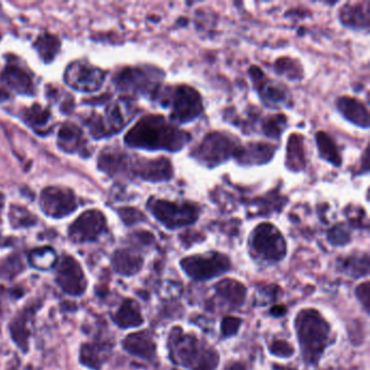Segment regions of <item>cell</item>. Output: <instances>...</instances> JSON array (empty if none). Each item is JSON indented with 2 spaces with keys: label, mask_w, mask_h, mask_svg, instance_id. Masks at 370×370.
Segmentation results:
<instances>
[{
  "label": "cell",
  "mask_w": 370,
  "mask_h": 370,
  "mask_svg": "<svg viewBox=\"0 0 370 370\" xmlns=\"http://www.w3.org/2000/svg\"><path fill=\"white\" fill-rule=\"evenodd\" d=\"M42 308V303H33L24 306L20 312L9 323L10 338L16 347L23 353L28 354L30 352V337H32V326L36 313Z\"/></svg>",
  "instance_id": "obj_14"
},
{
  "label": "cell",
  "mask_w": 370,
  "mask_h": 370,
  "mask_svg": "<svg viewBox=\"0 0 370 370\" xmlns=\"http://www.w3.org/2000/svg\"><path fill=\"white\" fill-rule=\"evenodd\" d=\"M276 148L265 142H251L245 147H239L234 157L239 164L259 165L269 163L273 159Z\"/></svg>",
  "instance_id": "obj_21"
},
{
  "label": "cell",
  "mask_w": 370,
  "mask_h": 370,
  "mask_svg": "<svg viewBox=\"0 0 370 370\" xmlns=\"http://www.w3.org/2000/svg\"><path fill=\"white\" fill-rule=\"evenodd\" d=\"M55 283L67 296H84L87 291L88 279L81 263L72 255H63L57 263Z\"/></svg>",
  "instance_id": "obj_10"
},
{
  "label": "cell",
  "mask_w": 370,
  "mask_h": 370,
  "mask_svg": "<svg viewBox=\"0 0 370 370\" xmlns=\"http://www.w3.org/2000/svg\"><path fill=\"white\" fill-rule=\"evenodd\" d=\"M179 267L190 279L206 283L230 271L232 262L228 255L218 251L188 255L179 261Z\"/></svg>",
  "instance_id": "obj_6"
},
{
  "label": "cell",
  "mask_w": 370,
  "mask_h": 370,
  "mask_svg": "<svg viewBox=\"0 0 370 370\" xmlns=\"http://www.w3.org/2000/svg\"><path fill=\"white\" fill-rule=\"evenodd\" d=\"M8 94L6 93L3 89H0V101H4V100L7 99Z\"/></svg>",
  "instance_id": "obj_48"
},
{
  "label": "cell",
  "mask_w": 370,
  "mask_h": 370,
  "mask_svg": "<svg viewBox=\"0 0 370 370\" xmlns=\"http://www.w3.org/2000/svg\"><path fill=\"white\" fill-rule=\"evenodd\" d=\"M287 312V306L284 305V304H275V305L271 306L269 314L275 318H280V317L285 316Z\"/></svg>",
  "instance_id": "obj_46"
},
{
  "label": "cell",
  "mask_w": 370,
  "mask_h": 370,
  "mask_svg": "<svg viewBox=\"0 0 370 370\" xmlns=\"http://www.w3.org/2000/svg\"><path fill=\"white\" fill-rule=\"evenodd\" d=\"M106 79V73L99 67L83 61H75L65 69V81L73 89L82 93L99 91Z\"/></svg>",
  "instance_id": "obj_12"
},
{
  "label": "cell",
  "mask_w": 370,
  "mask_h": 370,
  "mask_svg": "<svg viewBox=\"0 0 370 370\" xmlns=\"http://www.w3.org/2000/svg\"><path fill=\"white\" fill-rule=\"evenodd\" d=\"M242 320L236 316H226L223 318L220 322V339L227 340V339L234 338L238 335L240 330Z\"/></svg>",
  "instance_id": "obj_40"
},
{
  "label": "cell",
  "mask_w": 370,
  "mask_h": 370,
  "mask_svg": "<svg viewBox=\"0 0 370 370\" xmlns=\"http://www.w3.org/2000/svg\"><path fill=\"white\" fill-rule=\"evenodd\" d=\"M40 208L51 218H63L77 208L72 190L61 187H47L40 194Z\"/></svg>",
  "instance_id": "obj_13"
},
{
  "label": "cell",
  "mask_w": 370,
  "mask_h": 370,
  "mask_svg": "<svg viewBox=\"0 0 370 370\" xmlns=\"http://www.w3.org/2000/svg\"><path fill=\"white\" fill-rule=\"evenodd\" d=\"M286 165L293 172H298L305 167V155H304L303 142L301 137L292 135L288 142L287 160Z\"/></svg>",
  "instance_id": "obj_31"
},
{
  "label": "cell",
  "mask_w": 370,
  "mask_h": 370,
  "mask_svg": "<svg viewBox=\"0 0 370 370\" xmlns=\"http://www.w3.org/2000/svg\"><path fill=\"white\" fill-rule=\"evenodd\" d=\"M337 108L344 116L345 120L365 130L369 128L368 110L357 98L347 97V96L340 97L337 100Z\"/></svg>",
  "instance_id": "obj_24"
},
{
  "label": "cell",
  "mask_w": 370,
  "mask_h": 370,
  "mask_svg": "<svg viewBox=\"0 0 370 370\" xmlns=\"http://www.w3.org/2000/svg\"><path fill=\"white\" fill-rule=\"evenodd\" d=\"M161 106L171 110L172 122L186 124L199 118L203 112V101L199 91L191 86L179 85L165 88L157 93Z\"/></svg>",
  "instance_id": "obj_4"
},
{
  "label": "cell",
  "mask_w": 370,
  "mask_h": 370,
  "mask_svg": "<svg viewBox=\"0 0 370 370\" xmlns=\"http://www.w3.org/2000/svg\"><path fill=\"white\" fill-rule=\"evenodd\" d=\"M113 271L123 277H133L144 269L145 259L135 249H118L111 257Z\"/></svg>",
  "instance_id": "obj_20"
},
{
  "label": "cell",
  "mask_w": 370,
  "mask_h": 370,
  "mask_svg": "<svg viewBox=\"0 0 370 370\" xmlns=\"http://www.w3.org/2000/svg\"><path fill=\"white\" fill-rule=\"evenodd\" d=\"M224 370H245V367L242 364L234 361V363H229L228 365L225 366Z\"/></svg>",
  "instance_id": "obj_47"
},
{
  "label": "cell",
  "mask_w": 370,
  "mask_h": 370,
  "mask_svg": "<svg viewBox=\"0 0 370 370\" xmlns=\"http://www.w3.org/2000/svg\"><path fill=\"white\" fill-rule=\"evenodd\" d=\"M87 125L88 128H89V130H91V134L93 135L96 139H101L103 138V137L110 136L103 118L98 116V114H94V116L89 118Z\"/></svg>",
  "instance_id": "obj_43"
},
{
  "label": "cell",
  "mask_w": 370,
  "mask_h": 370,
  "mask_svg": "<svg viewBox=\"0 0 370 370\" xmlns=\"http://www.w3.org/2000/svg\"><path fill=\"white\" fill-rule=\"evenodd\" d=\"M128 165V155L120 152H103L100 155L98 167L109 175L122 173Z\"/></svg>",
  "instance_id": "obj_34"
},
{
  "label": "cell",
  "mask_w": 370,
  "mask_h": 370,
  "mask_svg": "<svg viewBox=\"0 0 370 370\" xmlns=\"http://www.w3.org/2000/svg\"><path fill=\"white\" fill-rule=\"evenodd\" d=\"M130 107V103L128 101L124 103L122 101L114 102L108 106L106 110V120H103L110 135L116 134L125 128L128 120L133 116Z\"/></svg>",
  "instance_id": "obj_26"
},
{
  "label": "cell",
  "mask_w": 370,
  "mask_h": 370,
  "mask_svg": "<svg viewBox=\"0 0 370 370\" xmlns=\"http://www.w3.org/2000/svg\"><path fill=\"white\" fill-rule=\"evenodd\" d=\"M249 251L251 257L259 263L274 265L287 257V241L275 225L262 223L251 232Z\"/></svg>",
  "instance_id": "obj_5"
},
{
  "label": "cell",
  "mask_w": 370,
  "mask_h": 370,
  "mask_svg": "<svg viewBox=\"0 0 370 370\" xmlns=\"http://www.w3.org/2000/svg\"><path fill=\"white\" fill-rule=\"evenodd\" d=\"M316 144L317 147H318L320 157H322L324 160L331 163L333 167H341V164H342V157H341L336 142H335V140H333L328 134L322 132V130L317 133Z\"/></svg>",
  "instance_id": "obj_29"
},
{
  "label": "cell",
  "mask_w": 370,
  "mask_h": 370,
  "mask_svg": "<svg viewBox=\"0 0 370 370\" xmlns=\"http://www.w3.org/2000/svg\"><path fill=\"white\" fill-rule=\"evenodd\" d=\"M269 351L278 359H290L294 355L293 345L290 344L288 341L279 339H276L269 345Z\"/></svg>",
  "instance_id": "obj_42"
},
{
  "label": "cell",
  "mask_w": 370,
  "mask_h": 370,
  "mask_svg": "<svg viewBox=\"0 0 370 370\" xmlns=\"http://www.w3.org/2000/svg\"><path fill=\"white\" fill-rule=\"evenodd\" d=\"M340 21L343 26L353 28H368L369 26V9L364 8L363 4H349L341 8Z\"/></svg>",
  "instance_id": "obj_27"
},
{
  "label": "cell",
  "mask_w": 370,
  "mask_h": 370,
  "mask_svg": "<svg viewBox=\"0 0 370 370\" xmlns=\"http://www.w3.org/2000/svg\"><path fill=\"white\" fill-rule=\"evenodd\" d=\"M239 142L234 136L225 133H210L204 137L199 146L192 150L191 155L200 164L215 167L234 157Z\"/></svg>",
  "instance_id": "obj_8"
},
{
  "label": "cell",
  "mask_w": 370,
  "mask_h": 370,
  "mask_svg": "<svg viewBox=\"0 0 370 370\" xmlns=\"http://www.w3.org/2000/svg\"><path fill=\"white\" fill-rule=\"evenodd\" d=\"M113 347V341L108 339L83 343L79 347V363L89 370H101L111 357Z\"/></svg>",
  "instance_id": "obj_16"
},
{
  "label": "cell",
  "mask_w": 370,
  "mask_h": 370,
  "mask_svg": "<svg viewBox=\"0 0 370 370\" xmlns=\"http://www.w3.org/2000/svg\"><path fill=\"white\" fill-rule=\"evenodd\" d=\"M327 240L335 247H343V245H349L352 241L351 230L343 223L335 225L332 228L329 229L328 234H327Z\"/></svg>",
  "instance_id": "obj_37"
},
{
  "label": "cell",
  "mask_w": 370,
  "mask_h": 370,
  "mask_svg": "<svg viewBox=\"0 0 370 370\" xmlns=\"http://www.w3.org/2000/svg\"><path fill=\"white\" fill-rule=\"evenodd\" d=\"M114 324L123 330L138 328L145 324L144 315L138 302L133 298L123 300L118 310L112 314Z\"/></svg>",
  "instance_id": "obj_22"
},
{
  "label": "cell",
  "mask_w": 370,
  "mask_h": 370,
  "mask_svg": "<svg viewBox=\"0 0 370 370\" xmlns=\"http://www.w3.org/2000/svg\"><path fill=\"white\" fill-rule=\"evenodd\" d=\"M0 83L21 95H34V84L30 75L16 65H9L0 74Z\"/></svg>",
  "instance_id": "obj_23"
},
{
  "label": "cell",
  "mask_w": 370,
  "mask_h": 370,
  "mask_svg": "<svg viewBox=\"0 0 370 370\" xmlns=\"http://www.w3.org/2000/svg\"><path fill=\"white\" fill-rule=\"evenodd\" d=\"M148 210L165 228L176 230L191 226L199 220L200 208L196 204L177 203L163 199H151Z\"/></svg>",
  "instance_id": "obj_9"
},
{
  "label": "cell",
  "mask_w": 370,
  "mask_h": 370,
  "mask_svg": "<svg viewBox=\"0 0 370 370\" xmlns=\"http://www.w3.org/2000/svg\"><path fill=\"white\" fill-rule=\"evenodd\" d=\"M59 146L67 152H75L81 148L82 130L73 123L63 124L58 134Z\"/></svg>",
  "instance_id": "obj_30"
},
{
  "label": "cell",
  "mask_w": 370,
  "mask_h": 370,
  "mask_svg": "<svg viewBox=\"0 0 370 370\" xmlns=\"http://www.w3.org/2000/svg\"><path fill=\"white\" fill-rule=\"evenodd\" d=\"M164 73L149 65L125 67L116 74L114 84L118 91L134 95L157 97L160 91Z\"/></svg>",
  "instance_id": "obj_7"
},
{
  "label": "cell",
  "mask_w": 370,
  "mask_h": 370,
  "mask_svg": "<svg viewBox=\"0 0 370 370\" xmlns=\"http://www.w3.org/2000/svg\"><path fill=\"white\" fill-rule=\"evenodd\" d=\"M107 232L106 216L98 210L82 213L69 228V239L73 243H91L99 240Z\"/></svg>",
  "instance_id": "obj_11"
},
{
  "label": "cell",
  "mask_w": 370,
  "mask_h": 370,
  "mask_svg": "<svg viewBox=\"0 0 370 370\" xmlns=\"http://www.w3.org/2000/svg\"><path fill=\"white\" fill-rule=\"evenodd\" d=\"M191 140V135L179 130L159 114L142 116L126 133L124 142L130 148L177 152Z\"/></svg>",
  "instance_id": "obj_1"
},
{
  "label": "cell",
  "mask_w": 370,
  "mask_h": 370,
  "mask_svg": "<svg viewBox=\"0 0 370 370\" xmlns=\"http://www.w3.org/2000/svg\"><path fill=\"white\" fill-rule=\"evenodd\" d=\"M216 298L230 310H238L245 305L248 296V289L239 280L224 278L214 285Z\"/></svg>",
  "instance_id": "obj_18"
},
{
  "label": "cell",
  "mask_w": 370,
  "mask_h": 370,
  "mask_svg": "<svg viewBox=\"0 0 370 370\" xmlns=\"http://www.w3.org/2000/svg\"><path fill=\"white\" fill-rule=\"evenodd\" d=\"M35 49L44 62L49 63L56 58L61 49V43L57 36L52 34L40 35L34 44Z\"/></svg>",
  "instance_id": "obj_33"
},
{
  "label": "cell",
  "mask_w": 370,
  "mask_h": 370,
  "mask_svg": "<svg viewBox=\"0 0 370 370\" xmlns=\"http://www.w3.org/2000/svg\"><path fill=\"white\" fill-rule=\"evenodd\" d=\"M0 38H1V35H0Z\"/></svg>",
  "instance_id": "obj_49"
},
{
  "label": "cell",
  "mask_w": 370,
  "mask_h": 370,
  "mask_svg": "<svg viewBox=\"0 0 370 370\" xmlns=\"http://www.w3.org/2000/svg\"><path fill=\"white\" fill-rule=\"evenodd\" d=\"M293 326L304 363L318 365L326 349L336 342L332 327L320 310L313 308L298 310Z\"/></svg>",
  "instance_id": "obj_3"
},
{
  "label": "cell",
  "mask_w": 370,
  "mask_h": 370,
  "mask_svg": "<svg viewBox=\"0 0 370 370\" xmlns=\"http://www.w3.org/2000/svg\"><path fill=\"white\" fill-rule=\"evenodd\" d=\"M276 72L288 79H301L302 69L296 61L290 58L279 59L276 62Z\"/></svg>",
  "instance_id": "obj_39"
},
{
  "label": "cell",
  "mask_w": 370,
  "mask_h": 370,
  "mask_svg": "<svg viewBox=\"0 0 370 370\" xmlns=\"http://www.w3.org/2000/svg\"><path fill=\"white\" fill-rule=\"evenodd\" d=\"M58 261V254H57L56 250L51 247H40V248L33 249L28 253V265L38 271H51L56 267Z\"/></svg>",
  "instance_id": "obj_28"
},
{
  "label": "cell",
  "mask_w": 370,
  "mask_h": 370,
  "mask_svg": "<svg viewBox=\"0 0 370 370\" xmlns=\"http://www.w3.org/2000/svg\"><path fill=\"white\" fill-rule=\"evenodd\" d=\"M167 354L174 365L187 370H218L220 352L200 339L197 335L186 332L181 326L169 330L167 339Z\"/></svg>",
  "instance_id": "obj_2"
},
{
  "label": "cell",
  "mask_w": 370,
  "mask_h": 370,
  "mask_svg": "<svg viewBox=\"0 0 370 370\" xmlns=\"http://www.w3.org/2000/svg\"><path fill=\"white\" fill-rule=\"evenodd\" d=\"M118 213L120 220L128 226H132V225L137 224V223L142 222V220H145V218H146L140 211L135 208H120L118 211Z\"/></svg>",
  "instance_id": "obj_44"
},
{
  "label": "cell",
  "mask_w": 370,
  "mask_h": 370,
  "mask_svg": "<svg viewBox=\"0 0 370 370\" xmlns=\"http://www.w3.org/2000/svg\"><path fill=\"white\" fill-rule=\"evenodd\" d=\"M257 291L259 293V298H257V305L259 306L276 303L278 298L283 296L281 288L279 286L274 285V284L259 286Z\"/></svg>",
  "instance_id": "obj_38"
},
{
  "label": "cell",
  "mask_w": 370,
  "mask_h": 370,
  "mask_svg": "<svg viewBox=\"0 0 370 370\" xmlns=\"http://www.w3.org/2000/svg\"><path fill=\"white\" fill-rule=\"evenodd\" d=\"M286 125H287V118L284 114H277L264 120L262 123V130L269 138L278 139L285 130Z\"/></svg>",
  "instance_id": "obj_35"
},
{
  "label": "cell",
  "mask_w": 370,
  "mask_h": 370,
  "mask_svg": "<svg viewBox=\"0 0 370 370\" xmlns=\"http://www.w3.org/2000/svg\"><path fill=\"white\" fill-rule=\"evenodd\" d=\"M338 269L353 279L369 275V255L368 253L347 255L338 259Z\"/></svg>",
  "instance_id": "obj_25"
},
{
  "label": "cell",
  "mask_w": 370,
  "mask_h": 370,
  "mask_svg": "<svg viewBox=\"0 0 370 370\" xmlns=\"http://www.w3.org/2000/svg\"><path fill=\"white\" fill-rule=\"evenodd\" d=\"M122 347L130 357L148 363H157V345L155 337L149 330L130 333L123 339Z\"/></svg>",
  "instance_id": "obj_15"
},
{
  "label": "cell",
  "mask_w": 370,
  "mask_h": 370,
  "mask_svg": "<svg viewBox=\"0 0 370 370\" xmlns=\"http://www.w3.org/2000/svg\"><path fill=\"white\" fill-rule=\"evenodd\" d=\"M355 296L359 300V303L363 306L366 314H369L370 308V283L368 280L361 283V285L355 288Z\"/></svg>",
  "instance_id": "obj_45"
},
{
  "label": "cell",
  "mask_w": 370,
  "mask_h": 370,
  "mask_svg": "<svg viewBox=\"0 0 370 370\" xmlns=\"http://www.w3.org/2000/svg\"><path fill=\"white\" fill-rule=\"evenodd\" d=\"M9 220L13 228L32 227L36 224V218L28 210L21 206H12L9 212Z\"/></svg>",
  "instance_id": "obj_36"
},
{
  "label": "cell",
  "mask_w": 370,
  "mask_h": 370,
  "mask_svg": "<svg viewBox=\"0 0 370 370\" xmlns=\"http://www.w3.org/2000/svg\"><path fill=\"white\" fill-rule=\"evenodd\" d=\"M24 114H26V123L35 126V128L45 125L50 118V113H49L48 110L40 107V104H34L32 108L26 110Z\"/></svg>",
  "instance_id": "obj_41"
},
{
  "label": "cell",
  "mask_w": 370,
  "mask_h": 370,
  "mask_svg": "<svg viewBox=\"0 0 370 370\" xmlns=\"http://www.w3.org/2000/svg\"><path fill=\"white\" fill-rule=\"evenodd\" d=\"M132 171L144 181L151 183L167 181L173 177V167L171 162L164 157L155 160H136L132 163Z\"/></svg>",
  "instance_id": "obj_17"
},
{
  "label": "cell",
  "mask_w": 370,
  "mask_h": 370,
  "mask_svg": "<svg viewBox=\"0 0 370 370\" xmlns=\"http://www.w3.org/2000/svg\"><path fill=\"white\" fill-rule=\"evenodd\" d=\"M250 75L253 83L257 86L259 97L265 106L269 108H278L287 102L288 96L285 89L281 86L276 85L271 82L267 81L264 77V73L257 67L250 69Z\"/></svg>",
  "instance_id": "obj_19"
},
{
  "label": "cell",
  "mask_w": 370,
  "mask_h": 370,
  "mask_svg": "<svg viewBox=\"0 0 370 370\" xmlns=\"http://www.w3.org/2000/svg\"><path fill=\"white\" fill-rule=\"evenodd\" d=\"M26 269V263L20 253H12L0 261V279L11 281Z\"/></svg>",
  "instance_id": "obj_32"
}]
</instances>
